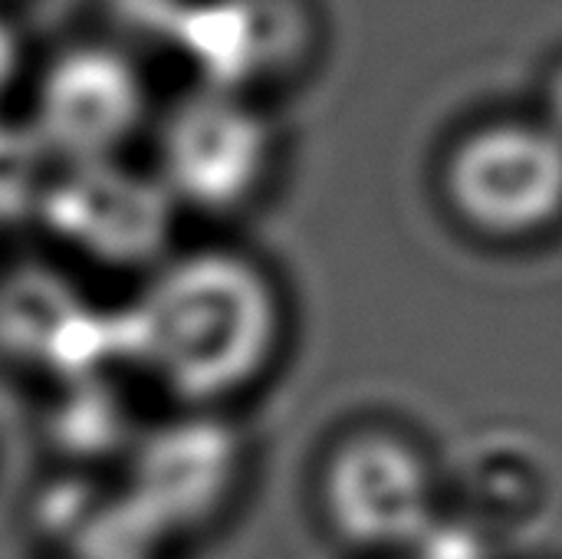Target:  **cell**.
Instances as JSON below:
<instances>
[{
	"label": "cell",
	"mask_w": 562,
	"mask_h": 559,
	"mask_svg": "<svg viewBox=\"0 0 562 559\" xmlns=\"http://www.w3.org/2000/svg\"><path fill=\"white\" fill-rule=\"evenodd\" d=\"M273 277L231 247L168 254L119 310L122 359L188 409H214L254 389L283 343Z\"/></svg>",
	"instance_id": "1"
},
{
	"label": "cell",
	"mask_w": 562,
	"mask_h": 559,
	"mask_svg": "<svg viewBox=\"0 0 562 559\" xmlns=\"http://www.w3.org/2000/svg\"><path fill=\"white\" fill-rule=\"evenodd\" d=\"M277 132L254 96L194 86L155 128V178L178 211L237 214L267 188Z\"/></svg>",
	"instance_id": "2"
},
{
	"label": "cell",
	"mask_w": 562,
	"mask_h": 559,
	"mask_svg": "<svg viewBox=\"0 0 562 559\" xmlns=\"http://www.w3.org/2000/svg\"><path fill=\"white\" fill-rule=\"evenodd\" d=\"M148 119L145 72L115 43L63 46L43 63L30 89L26 125L56 165L125 158Z\"/></svg>",
	"instance_id": "3"
},
{
	"label": "cell",
	"mask_w": 562,
	"mask_h": 559,
	"mask_svg": "<svg viewBox=\"0 0 562 559\" xmlns=\"http://www.w3.org/2000/svg\"><path fill=\"white\" fill-rule=\"evenodd\" d=\"M178 208L155 178L125 158L56 165L36 221L79 260L109 270H151L168 257Z\"/></svg>",
	"instance_id": "4"
},
{
	"label": "cell",
	"mask_w": 562,
	"mask_h": 559,
	"mask_svg": "<svg viewBox=\"0 0 562 559\" xmlns=\"http://www.w3.org/2000/svg\"><path fill=\"white\" fill-rule=\"evenodd\" d=\"M458 214L494 237H530L562 217V135L547 122L471 132L448 161Z\"/></svg>",
	"instance_id": "5"
},
{
	"label": "cell",
	"mask_w": 562,
	"mask_h": 559,
	"mask_svg": "<svg viewBox=\"0 0 562 559\" xmlns=\"http://www.w3.org/2000/svg\"><path fill=\"white\" fill-rule=\"evenodd\" d=\"M165 36L198 86L254 96L303 59L310 20L300 0H178Z\"/></svg>",
	"instance_id": "6"
},
{
	"label": "cell",
	"mask_w": 562,
	"mask_h": 559,
	"mask_svg": "<svg viewBox=\"0 0 562 559\" xmlns=\"http://www.w3.org/2000/svg\"><path fill=\"white\" fill-rule=\"evenodd\" d=\"M336 530L359 547H408L435 517V494L415 448L389 435L346 441L323 481Z\"/></svg>",
	"instance_id": "7"
},
{
	"label": "cell",
	"mask_w": 562,
	"mask_h": 559,
	"mask_svg": "<svg viewBox=\"0 0 562 559\" xmlns=\"http://www.w3.org/2000/svg\"><path fill=\"white\" fill-rule=\"evenodd\" d=\"M240 465L234 432L214 415H191L158 428L135 461V511L165 517H198L221 504Z\"/></svg>",
	"instance_id": "8"
},
{
	"label": "cell",
	"mask_w": 562,
	"mask_h": 559,
	"mask_svg": "<svg viewBox=\"0 0 562 559\" xmlns=\"http://www.w3.org/2000/svg\"><path fill=\"white\" fill-rule=\"evenodd\" d=\"M53 171L56 161L46 155L26 119H0V224L36 217Z\"/></svg>",
	"instance_id": "9"
},
{
	"label": "cell",
	"mask_w": 562,
	"mask_h": 559,
	"mask_svg": "<svg viewBox=\"0 0 562 559\" xmlns=\"http://www.w3.org/2000/svg\"><path fill=\"white\" fill-rule=\"evenodd\" d=\"M408 547L415 550V559H487L481 537L468 524H441L438 517H431V524Z\"/></svg>",
	"instance_id": "10"
},
{
	"label": "cell",
	"mask_w": 562,
	"mask_h": 559,
	"mask_svg": "<svg viewBox=\"0 0 562 559\" xmlns=\"http://www.w3.org/2000/svg\"><path fill=\"white\" fill-rule=\"evenodd\" d=\"M16 69H20V43H16V33L0 20V96L16 79Z\"/></svg>",
	"instance_id": "11"
},
{
	"label": "cell",
	"mask_w": 562,
	"mask_h": 559,
	"mask_svg": "<svg viewBox=\"0 0 562 559\" xmlns=\"http://www.w3.org/2000/svg\"><path fill=\"white\" fill-rule=\"evenodd\" d=\"M550 105H547V125L562 135V69L553 76V82H550V99H547Z\"/></svg>",
	"instance_id": "12"
}]
</instances>
